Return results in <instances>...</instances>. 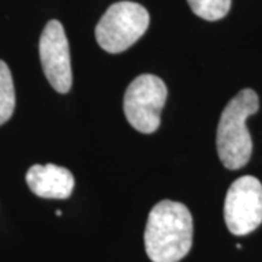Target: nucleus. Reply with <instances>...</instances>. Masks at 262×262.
Here are the masks:
<instances>
[{"instance_id": "obj_1", "label": "nucleus", "mask_w": 262, "mask_h": 262, "mask_svg": "<svg viewBox=\"0 0 262 262\" xmlns=\"http://www.w3.org/2000/svg\"><path fill=\"white\" fill-rule=\"evenodd\" d=\"M192 215L187 206L163 200L151 208L144 246L151 262H179L192 246Z\"/></svg>"}, {"instance_id": "obj_2", "label": "nucleus", "mask_w": 262, "mask_h": 262, "mask_svg": "<svg viewBox=\"0 0 262 262\" xmlns=\"http://www.w3.org/2000/svg\"><path fill=\"white\" fill-rule=\"evenodd\" d=\"M259 110V99L252 89H244L230 99L217 127V153L227 169L244 168L252 155V139L246 120Z\"/></svg>"}, {"instance_id": "obj_3", "label": "nucleus", "mask_w": 262, "mask_h": 262, "mask_svg": "<svg viewBox=\"0 0 262 262\" xmlns=\"http://www.w3.org/2000/svg\"><path fill=\"white\" fill-rule=\"evenodd\" d=\"M150 24L149 12L134 2H118L111 5L99 19L95 37L106 53L118 54L137 42Z\"/></svg>"}, {"instance_id": "obj_4", "label": "nucleus", "mask_w": 262, "mask_h": 262, "mask_svg": "<svg viewBox=\"0 0 262 262\" xmlns=\"http://www.w3.org/2000/svg\"><path fill=\"white\" fill-rule=\"evenodd\" d=\"M168 98V89L158 76L136 77L124 95V113L131 127L143 134L159 128L160 113Z\"/></svg>"}, {"instance_id": "obj_5", "label": "nucleus", "mask_w": 262, "mask_h": 262, "mask_svg": "<svg viewBox=\"0 0 262 262\" xmlns=\"http://www.w3.org/2000/svg\"><path fill=\"white\" fill-rule=\"evenodd\" d=\"M225 222L230 233L245 236L262 223V184L246 175L230 185L225 200Z\"/></svg>"}, {"instance_id": "obj_6", "label": "nucleus", "mask_w": 262, "mask_h": 262, "mask_svg": "<svg viewBox=\"0 0 262 262\" xmlns=\"http://www.w3.org/2000/svg\"><path fill=\"white\" fill-rule=\"evenodd\" d=\"M39 60L44 75L58 94H67L72 89V63L69 41L63 25L50 20L39 38Z\"/></svg>"}, {"instance_id": "obj_7", "label": "nucleus", "mask_w": 262, "mask_h": 262, "mask_svg": "<svg viewBox=\"0 0 262 262\" xmlns=\"http://www.w3.org/2000/svg\"><path fill=\"white\" fill-rule=\"evenodd\" d=\"M27 184L37 196L66 200L73 192L75 178L69 169L53 163L34 165L27 172Z\"/></svg>"}, {"instance_id": "obj_8", "label": "nucleus", "mask_w": 262, "mask_h": 262, "mask_svg": "<svg viewBox=\"0 0 262 262\" xmlns=\"http://www.w3.org/2000/svg\"><path fill=\"white\" fill-rule=\"evenodd\" d=\"M15 111V86L9 67L0 60V125L9 121Z\"/></svg>"}, {"instance_id": "obj_9", "label": "nucleus", "mask_w": 262, "mask_h": 262, "mask_svg": "<svg viewBox=\"0 0 262 262\" xmlns=\"http://www.w3.org/2000/svg\"><path fill=\"white\" fill-rule=\"evenodd\" d=\"M191 10L204 20H219L229 13L232 0H187Z\"/></svg>"}]
</instances>
